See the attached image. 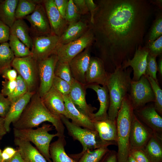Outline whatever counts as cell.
I'll use <instances>...</instances> for the list:
<instances>
[{
	"label": "cell",
	"instance_id": "1",
	"mask_svg": "<svg viewBox=\"0 0 162 162\" xmlns=\"http://www.w3.org/2000/svg\"><path fill=\"white\" fill-rule=\"evenodd\" d=\"M96 4L90 26L98 57L111 73L142 46L152 7L146 0H99Z\"/></svg>",
	"mask_w": 162,
	"mask_h": 162
},
{
	"label": "cell",
	"instance_id": "2",
	"mask_svg": "<svg viewBox=\"0 0 162 162\" xmlns=\"http://www.w3.org/2000/svg\"><path fill=\"white\" fill-rule=\"evenodd\" d=\"M45 122L54 126L58 137L64 135L65 127L60 117L52 113L43 103L38 93H34L19 119L12 123L18 129H32Z\"/></svg>",
	"mask_w": 162,
	"mask_h": 162
},
{
	"label": "cell",
	"instance_id": "3",
	"mask_svg": "<svg viewBox=\"0 0 162 162\" xmlns=\"http://www.w3.org/2000/svg\"><path fill=\"white\" fill-rule=\"evenodd\" d=\"M131 67L122 66L113 72L108 73L106 86L109 92L110 103L107 113L108 119L116 121L122 101L129 94L132 81Z\"/></svg>",
	"mask_w": 162,
	"mask_h": 162
},
{
	"label": "cell",
	"instance_id": "4",
	"mask_svg": "<svg viewBox=\"0 0 162 162\" xmlns=\"http://www.w3.org/2000/svg\"><path fill=\"white\" fill-rule=\"evenodd\" d=\"M134 109L128 94L123 99L116 119L117 162H126L130 151V133Z\"/></svg>",
	"mask_w": 162,
	"mask_h": 162
},
{
	"label": "cell",
	"instance_id": "5",
	"mask_svg": "<svg viewBox=\"0 0 162 162\" xmlns=\"http://www.w3.org/2000/svg\"><path fill=\"white\" fill-rule=\"evenodd\" d=\"M53 126L44 124L41 127L34 129H18L13 128L14 137L22 139L33 143L48 162H52L49 152L50 142L54 137H58L57 134H50Z\"/></svg>",
	"mask_w": 162,
	"mask_h": 162
},
{
	"label": "cell",
	"instance_id": "6",
	"mask_svg": "<svg viewBox=\"0 0 162 162\" xmlns=\"http://www.w3.org/2000/svg\"><path fill=\"white\" fill-rule=\"evenodd\" d=\"M60 118L66 128L68 135L74 140L79 141L82 147V153L88 150H92L110 145H117L115 142L104 140L96 130H92L79 126L71 122L64 116Z\"/></svg>",
	"mask_w": 162,
	"mask_h": 162
},
{
	"label": "cell",
	"instance_id": "7",
	"mask_svg": "<svg viewBox=\"0 0 162 162\" xmlns=\"http://www.w3.org/2000/svg\"><path fill=\"white\" fill-rule=\"evenodd\" d=\"M11 66L26 82L28 92H37L39 84L38 62L32 55L24 57H15Z\"/></svg>",
	"mask_w": 162,
	"mask_h": 162
},
{
	"label": "cell",
	"instance_id": "8",
	"mask_svg": "<svg viewBox=\"0 0 162 162\" xmlns=\"http://www.w3.org/2000/svg\"><path fill=\"white\" fill-rule=\"evenodd\" d=\"M94 41V34L90 26L87 31L77 39L65 44H58L53 54L57 56L58 61L69 63L85 49L90 47Z\"/></svg>",
	"mask_w": 162,
	"mask_h": 162
},
{
	"label": "cell",
	"instance_id": "9",
	"mask_svg": "<svg viewBox=\"0 0 162 162\" xmlns=\"http://www.w3.org/2000/svg\"><path fill=\"white\" fill-rule=\"evenodd\" d=\"M134 110L141 108L147 103L154 102V95L150 84L144 75L137 81L132 80L128 94Z\"/></svg>",
	"mask_w": 162,
	"mask_h": 162
},
{
	"label": "cell",
	"instance_id": "10",
	"mask_svg": "<svg viewBox=\"0 0 162 162\" xmlns=\"http://www.w3.org/2000/svg\"><path fill=\"white\" fill-rule=\"evenodd\" d=\"M58 61L57 56L52 54L45 59L38 61L39 84L37 92L41 98L52 87Z\"/></svg>",
	"mask_w": 162,
	"mask_h": 162
},
{
	"label": "cell",
	"instance_id": "11",
	"mask_svg": "<svg viewBox=\"0 0 162 162\" xmlns=\"http://www.w3.org/2000/svg\"><path fill=\"white\" fill-rule=\"evenodd\" d=\"M24 19L28 21L30 24V33L32 37L52 34L43 2L38 4L33 12Z\"/></svg>",
	"mask_w": 162,
	"mask_h": 162
},
{
	"label": "cell",
	"instance_id": "12",
	"mask_svg": "<svg viewBox=\"0 0 162 162\" xmlns=\"http://www.w3.org/2000/svg\"><path fill=\"white\" fill-rule=\"evenodd\" d=\"M32 55L38 61L45 59L53 54L59 37L54 34L32 37Z\"/></svg>",
	"mask_w": 162,
	"mask_h": 162
},
{
	"label": "cell",
	"instance_id": "13",
	"mask_svg": "<svg viewBox=\"0 0 162 162\" xmlns=\"http://www.w3.org/2000/svg\"><path fill=\"white\" fill-rule=\"evenodd\" d=\"M153 132L147 128L134 114L131 123L129 139L130 150L142 149L151 137Z\"/></svg>",
	"mask_w": 162,
	"mask_h": 162
},
{
	"label": "cell",
	"instance_id": "14",
	"mask_svg": "<svg viewBox=\"0 0 162 162\" xmlns=\"http://www.w3.org/2000/svg\"><path fill=\"white\" fill-rule=\"evenodd\" d=\"M86 89L85 86L75 80L69 96L77 109L93 121L94 112L97 108L87 103Z\"/></svg>",
	"mask_w": 162,
	"mask_h": 162
},
{
	"label": "cell",
	"instance_id": "15",
	"mask_svg": "<svg viewBox=\"0 0 162 162\" xmlns=\"http://www.w3.org/2000/svg\"><path fill=\"white\" fill-rule=\"evenodd\" d=\"M135 115L146 124L153 133L162 136V118L154 105H148L134 110Z\"/></svg>",
	"mask_w": 162,
	"mask_h": 162
},
{
	"label": "cell",
	"instance_id": "16",
	"mask_svg": "<svg viewBox=\"0 0 162 162\" xmlns=\"http://www.w3.org/2000/svg\"><path fill=\"white\" fill-rule=\"evenodd\" d=\"M149 52L146 46H140L136 50L132 58L128 59L122 64L123 68L130 67L132 68L133 72L132 81H138L142 76L145 75Z\"/></svg>",
	"mask_w": 162,
	"mask_h": 162
},
{
	"label": "cell",
	"instance_id": "17",
	"mask_svg": "<svg viewBox=\"0 0 162 162\" xmlns=\"http://www.w3.org/2000/svg\"><path fill=\"white\" fill-rule=\"evenodd\" d=\"M90 47H88L73 58L69 63L74 80L86 86L85 74L91 58Z\"/></svg>",
	"mask_w": 162,
	"mask_h": 162
},
{
	"label": "cell",
	"instance_id": "18",
	"mask_svg": "<svg viewBox=\"0 0 162 162\" xmlns=\"http://www.w3.org/2000/svg\"><path fill=\"white\" fill-rule=\"evenodd\" d=\"M108 74L103 61L98 57H91L85 74L86 85L97 84L106 86Z\"/></svg>",
	"mask_w": 162,
	"mask_h": 162
},
{
	"label": "cell",
	"instance_id": "19",
	"mask_svg": "<svg viewBox=\"0 0 162 162\" xmlns=\"http://www.w3.org/2000/svg\"><path fill=\"white\" fill-rule=\"evenodd\" d=\"M50 23L51 34L59 37L66 28L67 24L57 9L54 0H43Z\"/></svg>",
	"mask_w": 162,
	"mask_h": 162
},
{
	"label": "cell",
	"instance_id": "20",
	"mask_svg": "<svg viewBox=\"0 0 162 162\" xmlns=\"http://www.w3.org/2000/svg\"><path fill=\"white\" fill-rule=\"evenodd\" d=\"M63 96L65 108L64 116L68 119H71L72 122L79 126L95 130L93 121L77 109L69 95Z\"/></svg>",
	"mask_w": 162,
	"mask_h": 162
},
{
	"label": "cell",
	"instance_id": "21",
	"mask_svg": "<svg viewBox=\"0 0 162 162\" xmlns=\"http://www.w3.org/2000/svg\"><path fill=\"white\" fill-rule=\"evenodd\" d=\"M86 87L91 89L96 92L100 103L98 110L93 114V121L108 119L107 112L109 107L110 99L106 86H101L97 84H91L86 85Z\"/></svg>",
	"mask_w": 162,
	"mask_h": 162
},
{
	"label": "cell",
	"instance_id": "22",
	"mask_svg": "<svg viewBox=\"0 0 162 162\" xmlns=\"http://www.w3.org/2000/svg\"><path fill=\"white\" fill-rule=\"evenodd\" d=\"M41 98L45 106L52 113L60 118L64 116L65 108L63 96L53 87Z\"/></svg>",
	"mask_w": 162,
	"mask_h": 162
},
{
	"label": "cell",
	"instance_id": "23",
	"mask_svg": "<svg viewBox=\"0 0 162 162\" xmlns=\"http://www.w3.org/2000/svg\"><path fill=\"white\" fill-rule=\"evenodd\" d=\"M14 142L18 147L20 155L24 162H48L38 149L30 142L14 137Z\"/></svg>",
	"mask_w": 162,
	"mask_h": 162
},
{
	"label": "cell",
	"instance_id": "24",
	"mask_svg": "<svg viewBox=\"0 0 162 162\" xmlns=\"http://www.w3.org/2000/svg\"><path fill=\"white\" fill-rule=\"evenodd\" d=\"M34 93L28 92L12 103L10 108L4 118V126L7 132L10 131V124L19 119Z\"/></svg>",
	"mask_w": 162,
	"mask_h": 162
},
{
	"label": "cell",
	"instance_id": "25",
	"mask_svg": "<svg viewBox=\"0 0 162 162\" xmlns=\"http://www.w3.org/2000/svg\"><path fill=\"white\" fill-rule=\"evenodd\" d=\"M90 24L86 20H80L68 25L59 37L58 44H65L81 37L88 29Z\"/></svg>",
	"mask_w": 162,
	"mask_h": 162
},
{
	"label": "cell",
	"instance_id": "26",
	"mask_svg": "<svg viewBox=\"0 0 162 162\" xmlns=\"http://www.w3.org/2000/svg\"><path fill=\"white\" fill-rule=\"evenodd\" d=\"M95 130L103 140L109 142L117 141L116 122L109 119L93 121Z\"/></svg>",
	"mask_w": 162,
	"mask_h": 162
},
{
	"label": "cell",
	"instance_id": "27",
	"mask_svg": "<svg viewBox=\"0 0 162 162\" xmlns=\"http://www.w3.org/2000/svg\"><path fill=\"white\" fill-rule=\"evenodd\" d=\"M66 144L65 136L63 135L50 144L49 152L52 162H77L67 154L65 150Z\"/></svg>",
	"mask_w": 162,
	"mask_h": 162
},
{
	"label": "cell",
	"instance_id": "28",
	"mask_svg": "<svg viewBox=\"0 0 162 162\" xmlns=\"http://www.w3.org/2000/svg\"><path fill=\"white\" fill-rule=\"evenodd\" d=\"M142 149L150 162H161L162 136L153 133Z\"/></svg>",
	"mask_w": 162,
	"mask_h": 162
},
{
	"label": "cell",
	"instance_id": "29",
	"mask_svg": "<svg viewBox=\"0 0 162 162\" xmlns=\"http://www.w3.org/2000/svg\"><path fill=\"white\" fill-rule=\"evenodd\" d=\"M10 34L14 35L30 49L33 46V40L30 29L23 19H16L10 28Z\"/></svg>",
	"mask_w": 162,
	"mask_h": 162
},
{
	"label": "cell",
	"instance_id": "30",
	"mask_svg": "<svg viewBox=\"0 0 162 162\" xmlns=\"http://www.w3.org/2000/svg\"><path fill=\"white\" fill-rule=\"evenodd\" d=\"M18 1L0 0V20L10 28L16 20L15 12Z\"/></svg>",
	"mask_w": 162,
	"mask_h": 162
},
{
	"label": "cell",
	"instance_id": "31",
	"mask_svg": "<svg viewBox=\"0 0 162 162\" xmlns=\"http://www.w3.org/2000/svg\"><path fill=\"white\" fill-rule=\"evenodd\" d=\"M109 150L108 146H104L92 150H88L82 153L69 155L77 162H99Z\"/></svg>",
	"mask_w": 162,
	"mask_h": 162
},
{
	"label": "cell",
	"instance_id": "32",
	"mask_svg": "<svg viewBox=\"0 0 162 162\" xmlns=\"http://www.w3.org/2000/svg\"><path fill=\"white\" fill-rule=\"evenodd\" d=\"M43 0H19L15 15L16 19H23L31 14L35 10L37 4L42 3Z\"/></svg>",
	"mask_w": 162,
	"mask_h": 162
},
{
	"label": "cell",
	"instance_id": "33",
	"mask_svg": "<svg viewBox=\"0 0 162 162\" xmlns=\"http://www.w3.org/2000/svg\"><path fill=\"white\" fill-rule=\"evenodd\" d=\"M9 44L15 57L21 58L32 55L30 49L15 36L10 34Z\"/></svg>",
	"mask_w": 162,
	"mask_h": 162
},
{
	"label": "cell",
	"instance_id": "34",
	"mask_svg": "<svg viewBox=\"0 0 162 162\" xmlns=\"http://www.w3.org/2000/svg\"><path fill=\"white\" fill-rule=\"evenodd\" d=\"M15 57L8 42L0 44V74L5 69L12 67Z\"/></svg>",
	"mask_w": 162,
	"mask_h": 162
},
{
	"label": "cell",
	"instance_id": "35",
	"mask_svg": "<svg viewBox=\"0 0 162 162\" xmlns=\"http://www.w3.org/2000/svg\"><path fill=\"white\" fill-rule=\"evenodd\" d=\"M54 74L55 76L64 80L71 85L75 80L68 63L58 61L55 67Z\"/></svg>",
	"mask_w": 162,
	"mask_h": 162
},
{
	"label": "cell",
	"instance_id": "36",
	"mask_svg": "<svg viewBox=\"0 0 162 162\" xmlns=\"http://www.w3.org/2000/svg\"><path fill=\"white\" fill-rule=\"evenodd\" d=\"M148 80L153 91L155 100L154 106L160 115L162 114V90L158 83L152 77L146 76Z\"/></svg>",
	"mask_w": 162,
	"mask_h": 162
},
{
	"label": "cell",
	"instance_id": "37",
	"mask_svg": "<svg viewBox=\"0 0 162 162\" xmlns=\"http://www.w3.org/2000/svg\"><path fill=\"white\" fill-rule=\"evenodd\" d=\"M16 80V85L14 91L7 97L12 103L28 92L27 85L20 75H18Z\"/></svg>",
	"mask_w": 162,
	"mask_h": 162
},
{
	"label": "cell",
	"instance_id": "38",
	"mask_svg": "<svg viewBox=\"0 0 162 162\" xmlns=\"http://www.w3.org/2000/svg\"><path fill=\"white\" fill-rule=\"evenodd\" d=\"M81 15L73 0H68L64 19L67 25H68L79 20Z\"/></svg>",
	"mask_w": 162,
	"mask_h": 162
},
{
	"label": "cell",
	"instance_id": "39",
	"mask_svg": "<svg viewBox=\"0 0 162 162\" xmlns=\"http://www.w3.org/2000/svg\"><path fill=\"white\" fill-rule=\"evenodd\" d=\"M162 34V16H158L154 20L149 32L147 44L150 43Z\"/></svg>",
	"mask_w": 162,
	"mask_h": 162
},
{
	"label": "cell",
	"instance_id": "40",
	"mask_svg": "<svg viewBox=\"0 0 162 162\" xmlns=\"http://www.w3.org/2000/svg\"><path fill=\"white\" fill-rule=\"evenodd\" d=\"M157 57L155 55L148 53L147 57L146 68L145 75L152 77L158 83L157 77L158 71L157 63L156 61Z\"/></svg>",
	"mask_w": 162,
	"mask_h": 162
},
{
	"label": "cell",
	"instance_id": "41",
	"mask_svg": "<svg viewBox=\"0 0 162 162\" xmlns=\"http://www.w3.org/2000/svg\"><path fill=\"white\" fill-rule=\"evenodd\" d=\"M52 87L63 96L69 95L72 85L66 81L55 76Z\"/></svg>",
	"mask_w": 162,
	"mask_h": 162
},
{
	"label": "cell",
	"instance_id": "42",
	"mask_svg": "<svg viewBox=\"0 0 162 162\" xmlns=\"http://www.w3.org/2000/svg\"><path fill=\"white\" fill-rule=\"evenodd\" d=\"M146 46L150 53L157 56L160 55L162 52V36L152 42L148 44Z\"/></svg>",
	"mask_w": 162,
	"mask_h": 162
},
{
	"label": "cell",
	"instance_id": "43",
	"mask_svg": "<svg viewBox=\"0 0 162 162\" xmlns=\"http://www.w3.org/2000/svg\"><path fill=\"white\" fill-rule=\"evenodd\" d=\"M12 102L0 93V117L4 118L8 112Z\"/></svg>",
	"mask_w": 162,
	"mask_h": 162
},
{
	"label": "cell",
	"instance_id": "44",
	"mask_svg": "<svg viewBox=\"0 0 162 162\" xmlns=\"http://www.w3.org/2000/svg\"><path fill=\"white\" fill-rule=\"evenodd\" d=\"M2 88L1 93L4 96L8 97L14 91L16 85V80H5L2 82Z\"/></svg>",
	"mask_w": 162,
	"mask_h": 162
},
{
	"label": "cell",
	"instance_id": "45",
	"mask_svg": "<svg viewBox=\"0 0 162 162\" xmlns=\"http://www.w3.org/2000/svg\"><path fill=\"white\" fill-rule=\"evenodd\" d=\"M129 155L137 162H150L142 149H131Z\"/></svg>",
	"mask_w": 162,
	"mask_h": 162
},
{
	"label": "cell",
	"instance_id": "46",
	"mask_svg": "<svg viewBox=\"0 0 162 162\" xmlns=\"http://www.w3.org/2000/svg\"><path fill=\"white\" fill-rule=\"evenodd\" d=\"M10 35V27L0 20V44L8 42Z\"/></svg>",
	"mask_w": 162,
	"mask_h": 162
},
{
	"label": "cell",
	"instance_id": "47",
	"mask_svg": "<svg viewBox=\"0 0 162 162\" xmlns=\"http://www.w3.org/2000/svg\"><path fill=\"white\" fill-rule=\"evenodd\" d=\"M0 74L5 80H16L18 76L16 70L11 67L5 69Z\"/></svg>",
	"mask_w": 162,
	"mask_h": 162
},
{
	"label": "cell",
	"instance_id": "48",
	"mask_svg": "<svg viewBox=\"0 0 162 162\" xmlns=\"http://www.w3.org/2000/svg\"><path fill=\"white\" fill-rule=\"evenodd\" d=\"M17 150L10 147L5 148L2 153V161L10 160L16 154Z\"/></svg>",
	"mask_w": 162,
	"mask_h": 162
},
{
	"label": "cell",
	"instance_id": "49",
	"mask_svg": "<svg viewBox=\"0 0 162 162\" xmlns=\"http://www.w3.org/2000/svg\"><path fill=\"white\" fill-rule=\"evenodd\" d=\"M68 1V0H54L57 9L64 19Z\"/></svg>",
	"mask_w": 162,
	"mask_h": 162
},
{
	"label": "cell",
	"instance_id": "50",
	"mask_svg": "<svg viewBox=\"0 0 162 162\" xmlns=\"http://www.w3.org/2000/svg\"><path fill=\"white\" fill-rule=\"evenodd\" d=\"M81 15L87 14L89 12L85 0H73Z\"/></svg>",
	"mask_w": 162,
	"mask_h": 162
},
{
	"label": "cell",
	"instance_id": "51",
	"mask_svg": "<svg viewBox=\"0 0 162 162\" xmlns=\"http://www.w3.org/2000/svg\"><path fill=\"white\" fill-rule=\"evenodd\" d=\"M99 162H117V153L115 151L110 150Z\"/></svg>",
	"mask_w": 162,
	"mask_h": 162
},
{
	"label": "cell",
	"instance_id": "52",
	"mask_svg": "<svg viewBox=\"0 0 162 162\" xmlns=\"http://www.w3.org/2000/svg\"><path fill=\"white\" fill-rule=\"evenodd\" d=\"M86 2L90 13V23H92L93 21V17L96 10L97 5L92 0H85Z\"/></svg>",
	"mask_w": 162,
	"mask_h": 162
},
{
	"label": "cell",
	"instance_id": "53",
	"mask_svg": "<svg viewBox=\"0 0 162 162\" xmlns=\"http://www.w3.org/2000/svg\"><path fill=\"white\" fill-rule=\"evenodd\" d=\"M7 133L4 126V118L0 117V138H2Z\"/></svg>",
	"mask_w": 162,
	"mask_h": 162
},
{
	"label": "cell",
	"instance_id": "54",
	"mask_svg": "<svg viewBox=\"0 0 162 162\" xmlns=\"http://www.w3.org/2000/svg\"><path fill=\"white\" fill-rule=\"evenodd\" d=\"M9 162H24L20 154L17 150V151L14 155L10 160Z\"/></svg>",
	"mask_w": 162,
	"mask_h": 162
},
{
	"label": "cell",
	"instance_id": "55",
	"mask_svg": "<svg viewBox=\"0 0 162 162\" xmlns=\"http://www.w3.org/2000/svg\"><path fill=\"white\" fill-rule=\"evenodd\" d=\"M158 71L159 72L160 76L162 75V58L160 57L157 63Z\"/></svg>",
	"mask_w": 162,
	"mask_h": 162
},
{
	"label": "cell",
	"instance_id": "56",
	"mask_svg": "<svg viewBox=\"0 0 162 162\" xmlns=\"http://www.w3.org/2000/svg\"><path fill=\"white\" fill-rule=\"evenodd\" d=\"M126 162H137L131 156L129 155Z\"/></svg>",
	"mask_w": 162,
	"mask_h": 162
},
{
	"label": "cell",
	"instance_id": "57",
	"mask_svg": "<svg viewBox=\"0 0 162 162\" xmlns=\"http://www.w3.org/2000/svg\"><path fill=\"white\" fill-rule=\"evenodd\" d=\"M2 138H0V140ZM2 151L0 148V162H1L2 161Z\"/></svg>",
	"mask_w": 162,
	"mask_h": 162
},
{
	"label": "cell",
	"instance_id": "58",
	"mask_svg": "<svg viewBox=\"0 0 162 162\" xmlns=\"http://www.w3.org/2000/svg\"><path fill=\"white\" fill-rule=\"evenodd\" d=\"M7 160V161H2L1 162H9V160Z\"/></svg>",
	"mask_w": 162,
	"mask_h": 162
}]
</instances>
